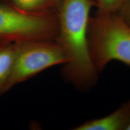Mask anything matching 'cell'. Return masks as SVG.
I'll list each match as a JSON object with an SVG mask.
<instances>
[{
    "label": "cell",
    "mask_w": 130,
    "mask_h": 130,
    "mask_svg": "<svg viewBox=\"0 0 130 130\" xmlns=\"http://www.w3.org/2000/svg\"><path fill=\"white\" fill-rule=\"evenodd\" d=\"M95 6V0H60L54 10L58 22L55 40L67 58L62 75L83 91L90 89L98 79V72L91 58L87 36L90 12Z\"/></svg>",
    "instance_id": "cell-1"
},
{
    "label": "cell",
    "mask_w": 130,
    "mask_h": 130,
    "mask_svg": "<svg viewBox=\"0 0 130 130\" xmlns=\"http://www.w3.org/2000/svg\"><path fill=\"white\" fill-rule=\"evenodd\" d=\"M87 36L90 57L98 72L114 60L130 66V26L118 14L96 12L90 17Z\"/></svg>",
    "instance_id": "cell-2"
},
{
    "label": "cell",
    "mask_w": 130,
    "mask_h": 130,
    "mask_svg": "<svg viewBox=\"0 0 130 130\" xmlns=\"http://www.w3.org/2000/svg\"><path fill=\"white\" fill-rule=\"evenodd\" d=\"M57 34L54 11L27 12L0 1V43L55 40Z\"/></svg>",
    "instance_id": "cell-3"
},
{
    "label": "cell",
    "mask_w": 130,
    "mask_h": 130,
    "mask_svg": "<svg viewBox=\"0 0 130 130\" xmlns=\"http://www.w3.org/2000/svg\"><path fill=\"white\" fill-rule=\"evenodd\" d=\"M16 43V54L9 90L52 66L64 64L67 58L56 40H34Z\"/></svg>",
    "instance_id": "cell-4"
},
{
    "label": "cell",
    "mask_w": 130,
    "mask_h": 130,
    "mask_svg": "<svg viewBox=\"0 0 130 130\" xmlns=\"http://www.w3.org/2000/svg\"><path fill=\"white\" fill-rule=\"evenodd\" d=\"M130 122V100L108 116L89 120L74 130H126Z\"/></svg>",
    "instance_id": "cell-5"
},
{
    "label": "cell",
    "mask_w": 130,
    "mask_h": 130,
    "mask_svg": "<svg viewBox=\"0 0 130 130\" xmlns=\"http://www.w3.org/2000/svg\"><path fill=\"white\" fill-rule=\"evenodd\" d=\"M16 43H0V97L7 91L15 63Z\"/></svg>",
    "instance_id": "cell-6"
},
{
    "label": "cell",
    "mask_w": 130,
    "mask_h": 130,
    "mask_svg": "<svg viewBox=\"0 0 130 130\" xmlns=\"http://www.w3.org/2000/svg\"><path fill=\"white\" fill-rule=\"evenodd\" d=\"M21 10L30 13L54 11L60 0H4Z\"/></svg>",
    "instance_id": "cell-7"
},
{
    "label": "cell",
    "mask_w": 130,
    "mask_h": 130,
    "mask_svg": "<svg viewBox=\"0 0 130 130\" xmlns=\"http://www.w3.org/2000/svg\"><path fill=\"white\" fill-rule=\"evenodd\" d=\"M123 0H95L97 12L102 13H116Z\"/></svg>",
    "instance_id": "cell-8"
},
{
    "label": "cell",
    "mask_w": 130,
    "mask_h": 130,
    "mask_svg": "<svg viewBox=\"0 0 130 130\" xmlns=\"http://www.w3.org/2000/svg\"><path fill=\"white\" fill-rule=\"evenodd\" d=\"M116 13L126 24L130 26V0H123Z\"/></svg>",
    "instance_id": "cell-9"
},
{
    "label": "cell",
    "mask_w": 130,
    "mask_h": 130,
    "mask_svg": "<svg viewBox=\"0 0 130 130\" xmlns=\"http://www.w3.org/2000/svg\"><path fill=\"white\" fill-rule=\"evenodd\" d=\"M126 130H130V122H129V124H128L127 128H126Z\"/></svg>",
    "instance_id": "cell-10"
}]
</instances>
